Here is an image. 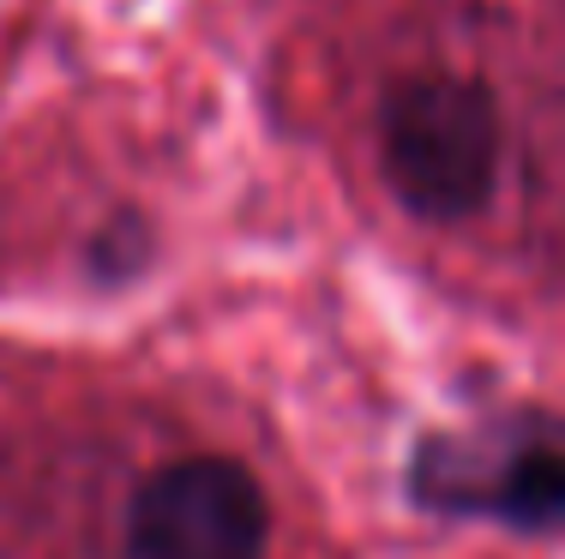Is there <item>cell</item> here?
<instances>
[{
	"label": "cell",
	"mask_w": 565,
	"mask_h": 559,
	"mask_svg": "<svg viewBox=\"0 0 565 559\" xmlns=\"http://www.w3.org/2000/svg\"><path fill=\"white\" fill-rule=\"evenodd\" d=\"M415 499L439 512L565 529V421L523 416L500 433H434L415 451Z\"/></svg>",
	"instance_id": "cell-2"
},
{
	"label": "cell",
	"mask_w": 565,
	"mask_h": 559,
	"mask_svg": "<svg viewBox=\"0 0 565 559\" xmlns=\"http://www.w3.org/2000/svg\"><path fill=\"white\" fill-rule=\"evenodd\" d=\"M271 505L247 463L199 451L151 470L127 512L132 559H265Z\"/></svg>",
	"instance_id": "cell-3"
},
{
	"label": "cell",
	"mask_w": 565,
	"mask_h": 559,
	"mask_svg": "<svg viewBox=\"0 0 565 559\" xmlns=\"http://www.w3.org/2000/svg\"><path fill=\"white\" fill-rule=\"evenodd\" d=\"M505 163V121L481 78L415 73L380 109V169L403 211L463 223L493 198Z\"/></svg>",
	"instance_id": "cell-1"
}]
</instances>
